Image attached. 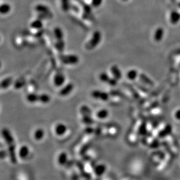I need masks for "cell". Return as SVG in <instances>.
Instances as JSON below:
<instances>
[{
  "label": "cell",
  "instance_id": "6da1fadb",
  "mask_svg": "<svg viewBox=\"0 0 180 180\" xmlns=\"http://www.w3.org/2000/svg\"><path fill=\"white\" fill-rule=\"evenodd\" d=\"M102 38V33L100 31H94L92 34V38L85 45L86 50L90 51L95 48L101 42Z\"/></svg>",
  "mask_w": 180,
  "mask_h": 180
},
{
  "label": "cell",
  "instance_id": "7a4b0ae2",
  "mask_svg": "<svg viewBox=\"0 0 180 180\" xmlns=\"http://www.w3.org/2000/svg\"><path fill=\"white\" fill-rule=\"evenodd\" d=\"M59 59L65 65H76L79 61L78 56L75 54H62L59 57Z\"/></svg>",
  "mask_w": 180,
  "mask_h": 180
},
{
  "label": "cell",
  "instance_id": "3957f363",
  "mask_svg": "<svg viewBox=\"0 0 180 180\" xmlns=\"http://www.w3.org/2000/svg\"><path fill=\"white\" fill-rule=\"evenodd\" d=\"M91 96L96 100H99L103 102H107L110 97V93L100 90H93L91 92Z\"/></svg>",
  "mask_w": 180,
  "mask_h": 180
},
{
  "label": "cell",
  "instance_id": "277c9868",
  "mask_svg": "<svg viewBox=\"0 0 180 180\" xmlns=\"http://www.w3.org/2000/svg\"><path fill=\"white\" fill-rule=\"evenodd\" d=\"M1 135L4 139V140L5 141L7 145L15 143V139L12 135L9 129H8L7 128H2L1 131Z\"/></svg>",
  "mask_w": 180,
  "mask_h": 180
},
{
  "label": "cell",
  "instance_id": "5b68a950",
  "mask_svg": "<svg viewBox=\"0 0 180 180\" xmlns=\"http://www.w3.org/2000/svg\"><path fill=\"white\" fill-rule=\"evenodd\" d=\"M66 78L62 72H57L53 78L54 85L57 87H61L64 86Z\"/></svg>",
  "mask_w": 180,
  "mask_h": 180
},
{
  "label": "cell",
  "instance_id": "8992f818",
  "mask_svg": "<svg viewBox=\"0 0 180 180\" xmlns=\"http://www.w3.org/2000/svg\"><path fill=\"white\" fill-rule=\"evenodd\" d=\"M7 150H8V156L11 160V162L15 165L17 163L18 159H17V155L16 153L15 143L7 145Z\"/></svg>",
  "mask_w": 180,
  "mask_h": 180
},
{
  "label": "cell",
  "instance_id": "52a82bcc",
  "mask_svg": "<svg viewBox=\"0 0 180 180\" xmlns=\"http://www.w3.org/2000/svg\"><path fill=\"white\" fill-rule=\"evenodd\" d=\"M67 130H68V126L66 124L62 123H57L55 125L54 129L55 135L58 136H63L64 135H65V133L67 132Z\"/></svg>",
  "mask_w": 180,
  "mask_h": 180
},
{
  "label": "cell",
  "instance_id": "ba28073f",
  "mask_svg": "<svg viewBox=\"0 0 180 180\" xmlns=\"http://www.w3.org/2000/svg\"><path fill=\"white\" fill-rule=\"evenodd\" d=\"M74 89V85L71 82L68 83L61 88V89L59 91V94L63 97L67 96L71 93Z\"/></svg>",
  "mask_w": 180,
  "mask_h": 180
},
{
  "label": "cell",
  "instance_id": "9c48e42d",
  "mask_svg": "<svg viewBox=\"0 0 180 180\" xmlns=\"http://www.w3.org/2000/svg\"><path fill=\"white\" fill-rule=\"evenodd\" d=\"M30 153V149L26 145H24L20 147L18 150V156L22 159L25 160L28 158Z\"/></svg>",
  "mask_w": 180,
  "mask_h": 180
},
{
  "label": "cell",
  "instance_id": "30bf717a",
  "mask_svg": "<svg viewBox=\"0 0 180 180\" xmlns=\"http://www.w3.org/2000/svg\"><path fill=\"white\" fill-rule=\"evenodd\" d=\"M107 170V166L104 163H100L94 167L93 172L97 177H101Z\"/></svg>",
  "mask_w": 180,
  "mask_h": 180
},
{
  "label": "cell",
  "instance_id": "8fae6325",
  "mask_svg": "<svg viewBox=\"0 0 180 180\" xmlns=\"http://www.w3.org/2000/svg\"><path fill=\"white\" fill-rule=\"evenodd\" d=\"M138 77L139 78V80H141V82L143 83L145 85L150 86V87H153L155 86L154 82L145 74L141 73L139 75Z\"/></svg>",
  "mask_w": 180,
  "mask_h": 180
},
{
  "label": "cell",
  "instance_id": "7c38bea8",
  "mask_svg": "<svg viewBox=\"0 0 180 180\" xmlns=\"http://www.w3.org/2000/svg\"><path fill=\"white\" fill-rule=\"evenodd\" d=\"M172 126L170 124H167L165 127L159 132L158 136L159 138H164L165 137L169 136L172 133Z\"/></svg>",
  "mask_w": 180,
  "mask_h": 180
},
{
  "label": "cell",
  "instance_id": "4fadbf2b",
  "mask_svg": "<svg viewBox=\"0 0 180 180\" xmlns=\"http://www.w3.org/2000/svg\"><path fill=\"white\" fill-rule=\"evenodd\" d=\"M68 161V156L67 152H61L57 157V162L60 165L64 166L67 165Z\"/></svg>",
  "mask_w": 180,
  "mask_h": 180
},
{
  "label": "cell",
  "instance_id": "5bb4252c",
  "mask_svg": "<svg viewBox=\"0 0 180 180\" xmlns=\"http://www.w3.org/2000/svg\"><path fill=\"white\" fill-rule=\"evenodd\" d=\"M45 136V131L41 128H37L33 133V138L36 141H42Z\"/></svg>",
  "mask_w": 180,
  "mask_h": 180
},
{
  "label": "cell",
  "instance_id": "9a60e30c",
  "mask_svg": "<svg viewBox=\"0 0 180 180\" xmlns=\"http://www.w3.org/2000/svg\"><path fill=\"white\" fill-rule=\"evenodd\" d=\"M110 71L113 75V77L117 79L118 80H119L122 78V72L117 65H114L111 66L110 68Z\"/></svg>",
  "mask_w": 180,
  "mask_h": 180
},
{
  "label": "cell",
  "instance_id": "2e32d148",
  "mask_svg": "<svg viewBox=\"0 0 180 180\" xmlns=\"http://www.w3.org/2000/svg\"><path fill=\"white\" fill-rule=\"evenodd\" d=\"M110 114L109 111L106 109H101L98 110L96 113V117L99 119H106V118L109 117Z\"/></svg>",
  "mask_w": 180,
  "mask_h": 180
},
{
  "label": "cell",
  "instance_id": "e0dca14e",
  "mask_svg": "<svg viewBox=\"0 0 180 180\" xmlns=\"http://www.w3.org/2000/svg\"><path fill=\"white\" fill-rule=\"evenodd\" d=\"M180 21V14L177 11H173L170 15V21L172 25H176Z\"/></svg>",
  "mask_w": 180,
  "mask_h": 180
},
{
  "label": "cell",
  "instance_id": "ac0fdd59",
  "mask_svg": "<svg viewBox=\"0 0 180 180\" xmlns=\"http://www.w3.org/2000/svg\"><path fill=\"white\" fill-rule=\"evenodd\" d=\"M39 94H38L36 93H30L26 95V99L28 103L33 104L39 102Z\"/></svg>",
  "mask_w": 180,
  "mask_h": 180
},
{
  "label": "cell",
  "instance_id": "d6986e66",
  "mask_svg": "<svg viewBox=\"0 0 180 180\" xmlns=\"http://www.w3.org/2000/svg\"><path fill=\"white\" fill-rule=\"evenodd\" d=\"M165 34V31L162 28H158L156 30L154 34V39L157 41L159 42L163 39Z\"/></svg>",
  "mask_w": 180,
  "mask_h": 180
},
{
  "label": "cell",
  "instance_id": "ffe728a7",
  "mask_svg": "<svg viewBox=\"0 0 180 180\" xmlns=\"http://www.w3.org/2000/svg\"><path fill=\"white\" fill-rule=\"evenodd\" d=\"M35 11L38 12H39L41 14H48L50 12V9L49 8L43 4H38L35 7Z\"/></svg>",
  "mask_w": 180,
  "mask_h": 180
},
{
  "label": "cell",
  "instance_id": "44dd1931",
  "mask_svg": "<svg viewBox=\"0 0 180 180\" xmlns=\"http://www.w3.org/2000/svg\"><path fill=\"white\" fill-rule=\"evenodd\" d=\"M13 78L12 77H8L4 79L1 82V87L2 89H8L13 83Z\"/></svg>",
  "mask_w": 180,
  "mask_h": 180
},
{
  "label": "cell",
  "instance_id": "7402d4cb",
  "mask_svg": "<svg viewBox=\"0 0 180 180\" xmlns=\"http://www.w3.org/2000/svg\"><path fill=\"white\" fill-rule=\"evenodd\" d=\"M51 96L48 94L42 93V94H39V102L42 103V104H47L51 102Z\"/></svg>",
  "mask_w": 180,
  "mask_h": 180
},
{
  "label": "cell",
  "instance_id": "603a6c76",
  "mask_svg": "<svg viewBox=\"0 0 180 180\" xmlns=\"http://www.w3.org/2000/svg\"><path fill=\"white\" fill-rule=\"evenodd\" d=\"M54 35L57 40H64V33L63 30L60 27H56L54 29Z\"/></svg>",
  "mask_w": 180,
  "mask_h": 180
},
{
  "label": "cell",
  "instance_id": "cb8c5ba5",
  "mask_svg": "<svg viewBox=\"0 0 180 180\" xmlns=\"http://www.w3.org/2000/svg\"><path fill=\"white\" fill-rule=\"evenodd\" d=\"M139 77L138 72L136 70H129L126 74V77L129 80L133 81Z\"/></svg>",
  "mask_w": 180,
  "mask_h": 180
},
{
  "label": "cell",
  "instance_id": "d4e9b609",
  "mask_svg": "<svg viewBox=\"0 0 180 180\" xmlns=\"http://www.w3.org/2000/svg\"><path fill=\"white\" fill-rule=\"evenodd\" d=\"M43 22L39 19L34 20L33 22H31V28L37 29V30L41 29L43 28Z\"/></svg>",
  "mask_w": 180,
  "mask_h": 180
},
{
  "label": "cell",
  "instance_id": "484cf974",
  "mask_svg": "<svg viewBox=\"0 0 180 180\" xmlns=\"http://www.w3.org/2000/svg\"><path fill=\"white\" fill-rule=\"evenodd\" d=\"M125 86L131 92V94H133V96L135 99H139L140 98V95L138 92V91L134 88L133 86L129 85V84H128V83H125Z\"/></svg>",
  "mask_w": 180,
  "mask_h": 180
},
{
  "label": "cell",
  "instance_id": "4316f807",
  "mask_svg": "<svg viewBox=\"0 0 180 180\" xmlns=\"http://www.w3.org/2000/svg\"><path fill=\"white\" fill-rule=\"evenodd\" d=\"M11 7L9 4L4 3L1 5L0 12L2 15H6L11 11Z\"/></svg>",
  "mask_w": 180,
  "mask_h": 180
},
{
  "label": "cell",
  "instance_id": "83f0119b",
  "mask_svg": "<svg viewBox=\"0 0 180 180\" xmlns=\"http://www.w3.org/2000/svg\"><path fill=\"white\" fill-rule=\"evenodd\" d=\"M65 42L63 40H57L55 44L56 50L60 53H62L65 48Z\"/></svg>",
  "mask_w": 180,
  "mask_h": 180
},
{
  "label": "cell",
  "instance_id": "f1b7e54d",
  "mask_svg": "<svg viewBox=\"0 0 180 180\" xmlns=\"http://www.w3.org/2000/svg\"><path fill=\"white\" fill-rule=\"evenodd\" d=\"M61 9L64 12H68L71 8V4L70 0H61Z\"/></svg>",
  "mask_w": 180,
  "mask_h": 180
},
{
  "label": "cell",
  "instance_id": "f546056e",
  "mask_svg": "<svg viewBox=\"0 0 180 180\" xmlns=\"http://www.w3.org/2000/svg\"><path fill=\"white\" fill-rule=\"evenodd\" d=\"M80 112L82 116H92V110L86 105L82 106V107L80 108Z\"/></svg>",
  "mask_w": 180,
  "mask_h": 180
},
{
  "label": "cell",
  "instance_id": "4dcf8cb0",
  "mask_svg": "<svg viewBox=\"0 0 180 180\" xmlns=\"http://www.w3.org/2000/svg\"><path fill=\"white\" fill-rule=\"evenodd\" d=\"M82 121L83 124L87 125H92L94 123V119L92 117V116H82Z\"/></svg>",
  "mask_w": 180,
  "mask_h": 180
},
{
  "label": "cell",
  "instance_id": "1f68e13d",
  "mask_svg": "<svg viewBox=\"0 0 180 180\" xmlns=\"http://www.w3.org/2000/svg\"><path fill=\"white\" fill-rule=\"evenodd\" d=\"M99 78L101 82L103 83H107V84L108 83V82H109L110 78H111L109 75L105 72H103L102 73H100Z\"/></svg>",
  "mask_w": 180,
  "mask_h": 180
},
{
  "label": "cell",
  "instance_id": "d6a6232c",
  "mask_svg": "<svg viewBox=\"0 0 180 180\" xmlns=\"http://www.w3.org/2000/svg\"><path fill=\"white\" fill-rule=\"evenodd\" d=\"M148 133V128H147V124L146 123H142L138 129V133L142 136H145Z\"/></svg>",
  "mask_w": 180,
  "mask_h": 180
},
{
  "label": "cell",
  "instance_id": "836d02e7",
  "mask_svg": "<svg viewBox=\"0 0 180 180\" xmlns=\"http://www.w3.org/2000/svg\"><path fill=\"white\" fill-rule=\"evenodd\" d=\"M26 84V80L24 78L19 79L14 83V87L16 89H20L22 88Z\"/></svg>",
  "mask_w": 180,
  "mask_h": 180
},
{
  "label": "cell",
  "instance_id": "e575fe53",
  "mask_svg": "<svg viewBox=\"0 0 180 180\" xmlns=\"http://www.w3.org/2000/svg\"><path fill=\"white\" fill-rule=\"evenodd\" d=\"M103 0H92L91 6L93 8H98L101 6Z\"/></svg>",
  "mask_w": 180,
  "mask_h": 180
},
{
  "label": "cell",
  "instance_id": "d590c367",
  "mask_svg": "<svg viewBox=\"0 0 180 180\" xmlns=\"http://www.w3.org/2000/svg\"><path fill=\"white\" fill-rule=\"evenodd\" d=\"M136 86L137 87V88L138 89H139L143 93H148L149 92V90L147 87H146L145 86H144L145 85L143 83L142 84H139V83H136L135 84Z\"/></svg>",
  "mask_w": 180,
  "mask_h": 180
},
{
  "label": "cell",
  "instance_id": "8d00e7d4",
  "mask_svg": "<svg viewBox=\"0 0 180 180\" xmlns=\"http://www.w3.org/2000/svg\"><path fill=\"white\" fill-rule=\"evenodd\" d=\"M118 81V80L117 79L114 78V77H111L110 80L107 84H109L111 86H116L117 85Z\"/></svg>",
  "mask_w": 180,
  "mask_h": 180
},
{
  "label": "cell",
  "instance_id": "74e56055",
  "mask_svg": "<svg viewBox=\"0 0 180 180\" xmlns=\"http://www.w3.org/2000/svg\"><path fill=\"white\" fill-rule=\"evenodd\" d=\"M85 133H94V129L91 126V125H88L85 130Z\"/></svg>",
  "mask_w": 180,
  "mask_h": 180
},
{
  "label": "cell",
  "instance_id": "f35d334b",
  "mask_svg": "<svg viewBox=\"0 0 180 180\" xmlns=\"http://www.w3.org/2000/svg\"><path fill=\"white\" fill-rule=\"evenodd\" d=\"M8 156V150H2L1 151V159H3L5 158V157Z\"/></svg>",
  "mask_w": 180,
  "mask_h": 180
},
{
  "label": "cell",
  "instance_id": "ab89813d",
  "mask_svg": "<svg viewBox=\"0 0 180 180\" xmlns=\"http://www.w3.org/2000/svg\"><path fill=\"white\" fill-rule=\"evenodd\" d=\"M174 116H175V118L177 119H178V120L180 121V109L177 110V111H175V114H174Z\"/></svg>",
  "mask_w": 180,
  "mask_h": 180
},
{
  "label": "cell",
  "instance_id": "60d3db41",
  "mask_svg": "<svg viewBox=\"0 0 180 180\" xmlns=\"http://www.w3.org/2000/svg\"><path fill=\"white\" fill-rule=\"evenodd\" d=\"M122 1H127L128 0H122Z\"/></svg>",
  "mask_w": 180,
  "mask_h": 180
},
{
  "label": "cell",
  "instance_id": "b9f144b4",
  "mask_svg": "<svg viewBox=\"0 0 180 180\" xmlns=\"http://www.w3.org/2000/svg\"></svg>",
  "mask_w": 180,
  "mask_h": 180
}]
</instances>
